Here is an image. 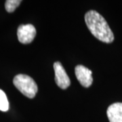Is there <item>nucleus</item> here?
I'll list each match as a JSON object with an SVG mask.
<instances>
[{
    "label": "nucleus",
    "mask_w": 122,
    "mask_h": 122,
    "mask_svg": "<svg viewBox=\"0 0 122 122\" xmlns=\"http://www.w3.org/2000/svg\"><path fill=\"white\" fill-rule=\"evenodd\" d=\"M85 22L88 29L96 38L107 44L114 41L113 31L104 17L95 10H90L85 15Z\"/></svg>",
    "instance_id": "obj_1"
},
{
    "label": "nucleus",
    "mask_w": 122,
    "mask_h": 122,
    "mask_svg": "<svg viewBox=\"0 0 122 122\" xmlns=\"http://www.w3.org/2000/svg\"><path fill=\"white\" fill-rule=\"evenodd\" d=\"M13 83L14 86L23 95L29 98H34L38 91L37 83L30 77L26 75H17L14 78Z\"/></svg>",
    "instance_id": "obj_2"
},
{
    "label": "nucleus",
    "mask_w": 122,
    "mask_h": 122,
    "mask_svg": "<svg viewBox=\"0 0 122 122\" xmlns=\"http://www.w3.org/2000/svg\"><path fill=\"white\" fill-rule=\"evenodd\" d=\"M36 35L35 26L30 24L21 25L18 26L17 36L18 41L24 44L31 43Z\"/></svg>",
    "instance_id": "obj_3"
},
{
    "label": "nucleus",
    "mask_w": 122,
    "mask_h": 122,
    "mask_svg": "<svg viewBox=\"0 0 122 122\" xmlns=\"http://www.w3.org/2000/svg\"><path fill=\"white\" fill-rule=\"evenodd\" d=\"M54 69L55 72V81L57 86L62 90L66 89L71 85V81L60 62H56L54 64Z\"/></svg>",
    "instance_id": "obj_4"
},
{
    "label": "nucleus",
    "mask_w": 122,
    "mask_h": 122,
    "mask_svg": "<svg viewBox=\"0 0 122 122\" xmlns=\"http://www.w3.org/2000/svg\"><path fill=\"white\" fill-rule=\"evenodd\" d=\"M76 77L83 87H90L93 82L92 72L91 70L83 65H77L75 69Z\"/></svg>",
    "instance_id": "obj_5"
},
{
    "label": "nucleus",
    "mask_w": 122,
    "mask_h": 122,
    "mask_svg": "<svg viewBox=\"0 0 122 122\" xmlns=\"http://www.w3.org/2000/svg\"><path fill=\"white\" fill-rule=\"evenodd\" d=\"M107 114L110 122H122V102H115L110 105Z\"/></svg>",
    "instance_id": "obj_6"
},
{
    "label": "nucleus",
    "mask_w": 122,
    "mask_h": 122,
    "mask_svg": "<svg viewBox=\"0 0 122 122\" xmlns=\"http://www.w3.org/2000/svg\"><path fill=\"white\" fill-rule=\"evenodd\" d=\"M9 109V102L6 94L3 90L0 89V111H8Z\"/></svg>",
    "instance_id": "obj_7"
},
{
    "label": "nucleus",
    "mask_w": 122,
    "mask_h": 122,
    "mask_svg": "<svg viewBox=\"0 0 122 122\" xmlns=\"http://www.w3.org/2000/svg\"><path fill=\"white\" fill-rule=\"evenodd\" d=\"M22 1L20 0H7L5 4V8L8 12H13L20 4Z\"/></svg>",
    "instance_id": "obj_8"
}]
</instances>
